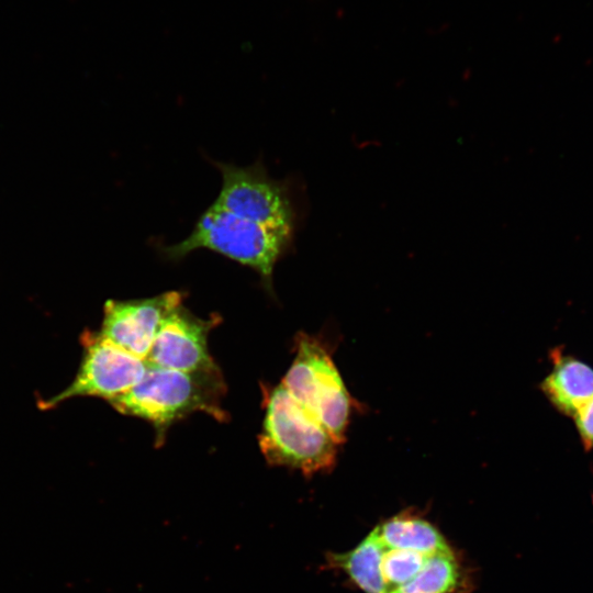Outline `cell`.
I'll return each instance as SVG.
<instances>
[{
  "label": "cell",
  "instance_id": "obj_1",
  "mask_svg": "<svg viewBox=\"0 0 593 593\" xmlns=\"http://www.w3.org/2000/svg\"><path fill=\"white\" fill-rule=\"evenodd\" d=\"M226 387L220 368L179 371L147 363L142 380L111 405L124 415L152 423L156 444H163L167 429L193 412H204L225 421L221 402Z\"/></svg>",
  "mask_w": 593,
  "mask_h": 593
},
{
  "label": "cell",
  "instance_id": "obj_2",
  "mask_svg": "<svg viewBox=\"0 0 593 593\" xmlns=\"http://www.w3.org/2000/svg\"><path fill=\"white\" fill-rule=\"evenodd\" d=\"M294 231L264 226L211 204L197 220L192 232L181 242L160 245L167 260L179 261L194 250L208 249L255 270L264 288L272 292L277 261L286 255Z\"/></svg>",
  "mask_w": 593,
  "mask_h": 593
},
{
  "label": "cell",
  "instance_id": "obj_3",
  "mask_svg": "<svg viewBox=\"0 0 593 593\" xmlns=\"http://www.w3.org/2000/svg\"><path fill=\"white\" fill-rule=\"evenodd\" d=\"M259 446L271 466L311 475L333 468L339 444L280 383L264 390Z\"/></svg>",
  "mask_w": 593,
  "mask_h": 593
},
{
  "label": "cell",
  "instance_id": "obj_4",
  "mask_svg": "<svg viewBox=\"0 0 593 593\" xmlns=\"http://www.w3.org/2000/svg\"><path fill=\"white\" fill-rule=\"evenodd\" d=\"M295 358L281 384L340 445L348 425L351 401L326 347L300 333Z\"/></svg>",
  "mask_w": 593,
  "mask_h": 593
},
{
  "label": "cell",
  "instance_id": "obj_5",
  "mask_svg": "<svg viewBox=\"0 0 593 593\" xmlns=\"http://www.w3.org/2000/svg\"><path fill=\"white\" fill-rule=\"evenodd\" d=\"M212 163L222 177L214 204L264 226L295 231L298 211L288 180L271 178L261 160L247 167Z\"/></svg>",
  "mask_w": 593,
  "mask_h": 593
},
{
  "label": "cell",
  "instance_id": "obj_6",
  "mask_svg": "<svg viewBox=\"0 0 593 593\" xmlns=\"http://www.w3.org/2000/svg\"><path fill=\"white\" fill-rule=\"evenodd\" d=\"M83 357L74 381L61 392L46 400L42 409L82 395L98 396L111 402L138 383L147 361L118 347L96 332L81 336Z\"/></svg>",
  "mask_w": 593,
  "mask_h": 593
},
{
  "label": "cell",
  "instance_id": "obj_7",
  "mask_svg": "<svg viewBox=\"0 0 593 593\" xmlns=\"http://www.w3.org/2000/svg\"><path fill=\"white\" fill-rule=\"evenodd\" d=\"M221 318L213 314L201 318L182 303L163 320L146 357L149 365L179 371H200L219 368L208 349V336Z\"/></svg>",
  "mask_w": 593,
  "mask_h": 593
},
{
  "label": "cell",
  "instance_id": "obj_8",
  "mask_svg": "<svg viewBox=\"0 0 593 593\" xmlns=\"http://www.w3.org/2000/svg\"><path fill=\"white\" fill-rule=\"evenodd\" d=\"M182 300L183 294L178 291L136 300H109L104 304L99 333L118 347L146 360L163 320Z\"/></svg>",
  "mask_w": 593,
  "mask_h": 593
},
{
  "label": "cell",
  "instance_id": "obj_9",
  "mask_svg": "<svg viewBox=\"0 0 593 593\" xmlns=\"http://www.w3.org/2000/svg\"><path fill=\"white\" fill-rule=\"evenodd\" d=\"M551 358L552 369L542 380L540 389L558 412L573 417L593 398V368L558 350L552 353Z\"/></svg>",
  "mask_w": 593,
  "mask_h": 593
},
{
  "label": "cell",
  "instance_id": "obj_10",
  "mask_svg": "<svg viewBox=\"0 0 593 593\" xmlns=\"http://www.w3.org/2000/svg\"><path fill=\"white\" fill-rule=\"evenodd\" d=\"M372 533L384 547L390 549L411 550L426 556L449 549L435 526L413 515L394 516L377 526Z\"/></svg>",
  "mask_w": 593,
  "mask_h": 593
},
{
  "label": "cell",
  "instance_id": "obj_11",
  "mask_svg": "<svg viewBox=\"0 0 593 593\" xmlns=\"http://www.w3.org/2000/svg\"><path fill=\"white\" fill-rule=\"evenodd\" d=\"M383 547L371 532L354 549L327 557L328 566L340 569L365 593H387L381 559Z\"/></svg>",
  "mask_w": 593,
  "mask_h": 593
},
{
  "label": "cell",
  "instance_id": "obj_12",
  "mask_svg": "<svg viewBox=\"0 0 593 593\" xmlns=\"http://www.w3.org/2000/svg\"><path fill=\"white\" fill-rule=\"evenodd\" d=\"M461 581V568L448 549L428 557L421 571L392 593H456Z\"/></svg>",
  "mask_w": 593,
  "mask_h": 593
},
{
  "label": "cell",
  "instance_id": "obj_13",
  "mask_svg": "<svg viewBox=\"0 0 593 593\" xmlns=\"http://www.w3.org/2000/svg\"><path fill=\"white\" fill-rule=\"evenodd\" d=\"M382 547L381 574L387 593L409 583L430 557L416 551Z\"/></svg>",
  "mask_w": 593,
  "mask_h": 593
},
{
  "label": "cell",
  "instance_id": "obj_14",
  "mask_svg": "<svg viewBox=\"0 0 593 593\" xmlns=\"http://www.w3.org/2000/svg\"><path fill=\"white\" fill-rule=\"evenodd\" d=\"M572 418L585 450L593 449V398Z\"/></svg>",
  "mask_w": 593,
  "mask_h": 593
}]
</instances>
